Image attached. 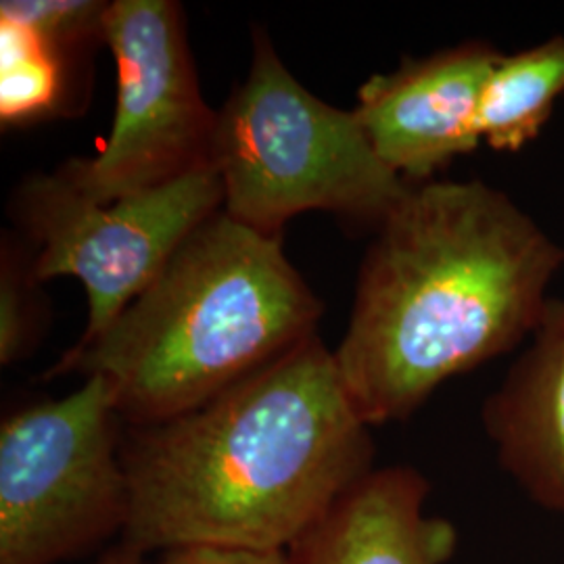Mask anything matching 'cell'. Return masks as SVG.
Returning <instances> with one entry per match:
<instances>
[{
	"mask_svg": "<svg viewBox=\"0 0 564 564\" xmlns=\"http://www.w3.org/2000/svg\"><path fill=\"white\" fill-rule=\"evenodd\" d=\"M224 205L223 182L207 165L178 181L118 202L95 203L53 174H32L11 197V216L39 253L36 282L72 276L88 297L78 343L113 323L205 220Z\"/></svg>",
	"mask_w": 564,
	"mask_h": 564,
	"instance_id": "8992f818",
	"label": "cell"
},
{
	"mask_svg": "<svg viewBox=\"0 0 564 564\" xmlns=\"http://www.w3.org/2000/svg\"><path fill=\"white\" fill-rule=\"evenodd\" d=\"M32 268L25 274L13 249L2 247L0 272V364L9 366L25 356L36 341V305L30 295Z\"/></svg>",
	"mask_w": 564,
	"mask_h": 564,
	"instance_id": "5bb4252c",
	"label": "cell"
},
{
	"mask_svg": "<svg viewBox=\"0 0 564 564\" xmlns=\"http://www.w3.org/2000/svg\"><path fill=\"white\" fill-rule=\"evenodd\" d=\"M109 4L99 0H2L0 18L25 25L63 59L72 61L107 41Z\"/></svg>",
	"mask_w": 564,
	"mask_h": 564,
	"instance_id": "4fadbf2b",
	"label": "cell"
},
{
	"mask_svg": "<svg viewBox=\"0 0 564 564\" xmlns=\"http://www.w3.org/2000/svg\"><path fill=\"white\" fill-rule=\"evenodd\" d=\"M126 424L111 384L88 377L0 424V564H61L123 535Z\"/></svg>",
	"mask_w": 564,
	"mask_h": 564,
	"instance_id": "5b68a950",
	"label": "cell"
},
{
	"mask_svg": "<svg viewBox=\"0 0 564 564\" xmlns=\"http://www.w3.org/2000/svg\"><path fill=\"white\" fill-rule=\"evenodd\" d=\"M564 245L489 182L412 184L364 256L333 351L364 423H402L442 384L521 351Z\"/></svg>",
	"mask_w": 564,
	"mask_h": 564,
	"instance_id": "6da1fadb",
	"label": "cell"
},
{
	"mask_svg": "<svg viewBox=\"0 0 564 564\" xmlns=\"http://www.w3.org/2000/svg\"><path fill=\"white\" fill-rule=\"evenodd\" d=\"M184 25L172 0L109 4L105 42L118 63L111 134L99 155L57 167L90 202H118L212 165L218 111L203 101Z\"/></svg>",
	"mask_w": 564,
	"mask_h": 564,
	"instance_id": "52a82bcc",
	"label": "cell"
},
{
	"mask_svg": "<svg viewBox=\"0 0 564 564\" xmlns=\"http://www.w3.org/2000/svg\"><path fill=\"white\" fill-rule=\"evenodd\" d=\"M162 564H286V554H256V552H232V550H176L162 554Z\"/></svg>",
	"mask_w": 564,
	"mask_h": 564,
	"instance_id": "9a60e30c",
	"label": "cell"
},
{
	"mask_svg": "<svg viewBox=\"0 0 564 564\" xmlns=\"http://www.w3.org/2000/svg\"><path fill=\"white\" fill-rule=\"evenodd\" d=\"M121 463L123 544L276 554L375 468V442L316 335L186 414L126 426Z\"/></svg>",
	"mask_w": 564,
	"mask_h": 564,
	"instance_id": "7a4b0ae2",
	"label": "cell"
},
{
	"mask_svg": "<svg viewBox=\"0 0 564 564\" xmlns=\"http://www.w3.org/2000/svg\"><path fill=\"white\" fill-rule=\"evenodd\" d=\"M321 316L323 303L281 237L220 209L101 335L67 349L44 379L102 377L126 426L163 423L316 337Z\"/></svg>",
	"mask_w": 564,
	"mask_h": 564,
	"instance_id": "3957f363",
	"label": "cell"
},
{
	"mask_svg": "<svg viewBox=\"0 0 564 564\" xmlns=\"http://www.w3.org/2000/svg\"><path fill=\"white\" fill-rule=\"evenodd\" d=\"M500 57L494 42L475 39L370 76L354 113L377 155L408 184H424L475 153L485 82Z\"/></svg>",
	"mask_w": 564,
	"mask_h": 564,
	"instance_id": "ba28073f",
	"label": "cell"
},
{
	"mask_svg": "<svg viewBox=\"0 0 564 564\" xmlns=\"http://www.w3.org/2000/svg\"><path fill=\"white\" fill-rule=\"evenodd\" d=\"M429 496L419 468L375 466L284 552L286 564H447L458 529L426 510Z\"/></svg>",
	"mask_w": 564,
	"mask_h": 564,
	"instance_id": "30bf717a",
	"label": "cell"
},
{
	"mask_svg": "<svg viewBox=\"0 0 564 564\" xmlns=\"http://www.w3.org/2000/svg\"><path fill=\"white\" fill-rule=\"evenodd\" d=\"M212 167L224 214L265 237L305 212L377 230L412 186L377 155L354 109L312 95L258 28L251 69L216 113Z\"/></svg>",
	"mask_w": 564,
	"mask_h": 564,
	"instance_id": "277c9868",
	"label": "cell"
},
{
	"mask_svg": "<svg viewBox=\"0 0 564 564\" xmlns=\"http://www.w3.org/2000/svg\"><path fill=\"white\" fill-rule=\"evenodd\" d=\"M564 99V34L550 36L494 65L479 105V137L491 151L521 153L538 141Z\"/></svg>",
	"mask_w": 564,
	"mask_h": 564,
	"instance_id": "8fae6325",
	"label": "cell"
},
{
	"mask_svg": "<svg viewBox=\"0 0 564 564\" xmlns=\"http://www.w3.org/2000/svg\"><path fill=\"white\" fill-rule=\"evenodd\" d=\"M481 424L510 481L564 521V295L485 398Z\"/></svg>",
	"mask_w": 564,
	"mask_h": 564,
	"instance_id": "9c48e42d",
	"label": "cell"
},
{
	"mask_svg": "<svg viewBox=\"0 0 564 564\" xmlns=\"http://www.w3.org/2000/svg\"><path fill=\"white\" fill-rule=\"evenodd\" d=\"M97 564H162V558L149 556L141 550L120 542V544L113 545L109 552H105L101 561Z\"/></svg>",
	"mask_w": 564,
	"mask_h": 564,
	"instance_id": "2e32d148",
	"label": "cell"
},
{
	"mask_svg": "<svg viewBox=\"0 0 564 564\" xmlns=\"http://www.w3.org/2000/svg\"><path fill=\"white\" fill-rule=\"evenodd\" d=\"M0 57L2 126H23L63 109L69 61L7 18H0Z\"/></svg>",
	"mask_w": 564,
	"mask_h": 564,
	"instance_id": "7c38bea8",
	"label": "cell"
}]
</instances>
